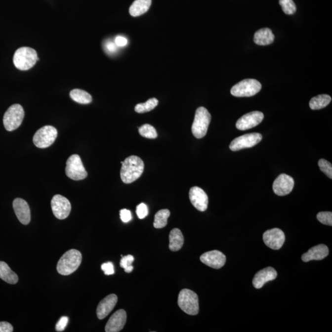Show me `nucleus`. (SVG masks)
<instances>
[{
    "instance_id": "obj_1",
    "label": "nucleus",
    "mask_w": 332,
    "mask_h": 332,
    "mask_svg": "<svg viewBox=\"0 0 332 332\" xmlns=\"http://www.w3.org/2000/svg\"><path fill=\"white\" fill-rule=\"evenodd\" d=\"M121 163L122 164L120 172L121 178L126 184L137 180L142 175L144 170V163L137 156H130Z\"/></svg>"
},
{
    "instance_id": "obj_2",
    "label": "nucleus",
    "mask_w": 332,
    "mask_h": 332,
    "mask_svg": "<svg viewBox=\"0 0 332 332\" xmlns=\"http://www.w3.org/2000/svg\"><path fill=\"white\" fill-rule=\"evenodd\" d=\"M82 255L76 249L66 251L61 256L57 265V270L60 275L68 276L74 273L81 265Z\"/></svg>"
},
{
    "instance_id": "obj_3",
    "label": "nucleus",
    "mask_w": 332,
    "mask_h": 332,
    "mask_svg": "<svg viewBox=\"0 0 332 332\" xmlns=\"http://www.w3.org/2000/svg\"><path fill=\"white\" fill-rule=\"evenodd\" d=\"M38 60L37 51L29 47H20L15 52L13 57L15 67L22 71L32 69Z\"/></svg>"
},
{
    "instance_id": "obj_4",
    "label": "nucleus",
    "mask_w": 332,
    "mask_h": 332,
    "mask_svg": "<svg viewBox=\"0 0 332 332\" xmlns=\"http://www.w3.org/2000/svg\"><path fill=\"white\" fill-rule=\"evenodd\" d=\"M178 304L183 312L189 315H196L200 311L197 294L189 289H183L180 291Z\"/></svg>"
},
{
    "instance_id": "obj_5",
    "label": "nucleus",
    "mask_w": 332,
    "mask_h": 332,
    "mask_svg": "<svg viewBox=\"0 0 332 332\" xmlns=\"http://www.w3.org/2000/svg\"><path fill=\"white\" fill-rule=\"evenodd\" d=\"M211 121L210 113L206 108L199 107L196 111L195 119L192 124V133L196 138H201L207 134Z\"/></svg>"
},
{
    "instance_id": "obj_6",
    "label": "nucleus",
    "mask_w": 332,
    "mask_h": 332,
    "mask_svg": "<svg viewBox=\"0 0 332 332\" xmlns=\"http://www.w3.org/2000/svg\"><path fill=\"white\" fill-rule=\"evenodd\" d=\"M25 113L23 107L19 104L11 105L4 113L3 124L7 131L17 129L23 122Z\"/></svg>"
},
{
    "instance_id": "obj_7",
    "label": "nucleus",
    "mask_w": 332,
    "mask_h": 332,
    "mask_svg": "<svg viewBox=\"0 0 332 332\" xmlns=\"http://www.w3.org/2000/svg\"><path fill=\"white\" fill-rule=\"evenodd\" d=\"M261 89V84L257 80L246 79L231 88V94L238 97L253 96Z\"/></svg>"
},
{
    "instance_id": "obj_8",
    "label": "nucleus",
    "mask_w": 332,
    "mask_h": 332,
    "mask_svg": "<svg viewBox=\"0 0 332 332\" xmlns=\"http://www.w3.org/2000/svg\"><path fill=\"white\" fill-rule=\"evenodd\" d=\"M57 137V130L52 125H45L35 133L33 142L36 147L46 148L53 144Z\"/></svg>"
},
{
    "instance_id": "obj_9",
    "label": "nucleus",
    "mask_w": 332,
    "mask_h": 332,
    "mask_svg": "<svg viewBox=\"0 0 332 332\" xmlns=\"http://www.w3.org/2000/svg\"><path fill=\"white\" fill-rule=\"evenodd\" d=\"M65 173L68 177L74 180H81L87 177V173L79 155L70 156L67 161Z\"/></svg>"
},
{
    "instance_id": "obj_10",
    "label": "nucleus",
    "mask_w": 332,
    "mask_h": 332,
    "mask_svg": "<svg viewBox=\"0 0 332 332\" xmlns=\"http://www.w3.org/2000/svg\"><path fill=\"white\" fill-rule=\"evenodd\" d=\"M51 208L55 217L59 220H64L69 217L72 206L69 200L64 196L56 195L52 199Z\"/></svg>"
},
{
    "instance_id": "obj_11",
    "label": "nucleus",
    "mask_w": 332,
    "mask_h": 332,
    "mask_svg": "<svg viewBox=\"0 0 332 332\" xmlns=\"http://www.w3.org/2000/svg\"><path fill=\"white\" fill-rule=\"evenodd\" d=\"M262 139V135L259 133H251L236 138L231 142L230 148L236 152L245 148H251L258 144Z\"/></svg>"
},
{
    "instance_id": "obj_12",
    "label": "nucleus",
    "mask_w": 332,
    "mask_h": 332,
    "mask_svg": "<svg viewBox=\"0 0 332 332\" xmlns=\"http://www.w3.org/2000/svg\"><path fill=\"white\" fill-rule=\"evenodd\" d=\"M264 119L263 113L258 111H254L243 116L236 122V126L241 130L251 129L260 124Z\"/></svg>"
},
{
    "instance_id": "obj_13",
    "label": "nucleus",
    "mask_w": 332,
    "mask_h": 332,
    "mask_svg": "<svg viewBox=\"0 0 332 332\" xmlns=\"http://www.w3.org/2000/svg\"><path fill=\"white\" fill-rule=\"evenodd\" d=\"M263 241L268 248L279 250L285 242V235L279 228H273L265 231L263 236Z\"/></svg>"
},
{
    "instance_id": "obj_14",
    "label": "nucleus",
    "mask_w": 332,
    "mask_h": 332,
    "mask_svg": "<svg viewBox=\"0 0 332 332\" xmlns=\"http://www.w3.org/2000/svg\"><path fill=\"white\" fill-rule=\"evenodd\" d=\"M294 187V180L288 175L281 174L273 183V189L276 195L286 196L291 192Z\"/></svg>"
},
{
    "instance_id": "obj_15",
    "label": "nucleus",
    "mask_w": 332,
    "mask_h": 332,
    "mask_svg": "<svg viewBox=\"0 0 332 332\" xmlns=\"http://www.w3.org/2000/svg\"><path fill=\"white\" fill-rule=\"evenodd\" d=\"M201 262L214 269L222 268L226 263V256L218 250H212L203 253L200 256Z\"/></svg>"
},
{
    "instance_id": "obj_16",
    "label": "nucleus",
    "mask_w": 332,
    "mask_h": 332,
    "mask_svg": "<svg viewBox=\"0 0 332 332\" xmlns=\"http://www.w3.org/2000/svg\"><path fill=\"white\" fill-rule=\"evenodd\" d=\"M191 203L196 209L205 212L207 210L208 199L207 194L205 191L198 187L191 188L189 192Z\"/></svg>"
},
{
    "instance_id": "obj_17",
    "label": "nucleus",
    "mask_w": 332,
    "mask_h": 332,
    "mask_svg": "<svg viewBox=\"0 0 332 332\" xmlns=\"http://www.w3.org/2000/svg\"><path fill=\"white\" fill-rule=\"evenodd\" d=\"M126 320V312L124 309H119L110 317L105 326V332H120L124 328Z\"/></svg>"
},
{
    "instance_id": "obj_18",
    "label": "nucleus",
    "mask_w": 332,
    "mask_h": 332,
    "mask_svg": "<svg viewBox=\"0 0 332 332\" xmlns=\"http://www.w3.org/2000/svg\"><path fill=\"white\" fill-rule=\"evenodd\" d=\"M13 208L20 222L25 225H28L31 220V213L29 206L26 201L21 198L15 199L13 201Z\"/></svg>"
},
{
    "instance_id": "obj_19",
    "label": "nucleus",
    "mask_w": 332,
    "mask_h": 332,
    "mask_svg": "<svg viewBox=\"0 0 332 332\" xmlns=\"http://www.w3.org/2000/svg\"><path fill=\"white\" fill-rule=\"evenodd\" d=\"M118 302V296L115 294H110L100 301L97 308V318L102 320L109 315L114 309Z\"/></svg>"
},
{
    "instance_id": "obj_20",
    "label": "nucleus",
    "mask_w": 332,
    "mask_h": 332,
    "mask_svg": "<svg viewBox=\"0 0 332 332\" xmlns=\"http://www.w3.org/2000/svg\"><path fill=\"white\" fill-rule=\"evenodd\" d=\"M278 276L276 271L272 267H268L259 271L253 279L252 284L254 288L261 289L269 281L275 279Z\"/></svg>"
},
{
    "instance_id": "obj_21",
    "label": "nucleus",
    "mask_w": 332,
    "mask_h": 332,
    "mask_svg": "<svg viewBox=\"0 0 332 332\" xmlns=\"http://www.w3.org/2000/svg\"><path fill=\"white\" fill-rule=\"evenodd\" d=\"M329 253L328 246L319 245L309 249L306 253L303 254L301 259L304 262H308L311 260H321L327 257Z\"/></svg>"
},
{
    "instance_id": "obj_22",
    "label": "nucleus",
    "mask_w": 332,
    "mask_h": 332,
    "mask_svg": "<svg viewBox=\"0 0 332 332\" xmlns=\"http://www.w3.org/2000/svg\"><path fill=\"white\" fill-rule=\"evenodd\" d=\"M253 40L256 44L266 46L273 43L275 40V35L271 29L264 28L255 32Z\"/></svg>"
},
{
    "instance_id": "obj_23",
    "label": "nucleus",
    "mask_w": 332,
    "mask_h": 332,
    "mask_svg": "<svg viewBox=\"0 0 332 332\" xmlns=\"http://www.w3.org/2000/svg\"><path fill=\"white\" fill-rule=\"evenodd\" d=\"M184 244V238L183 234L179 229L174 228L170 231L169 235V247L170 250L173 251H177L182 248Z\"/></svg>"
},
{
    "instance_id": "obj_24",
    "label": "nucleus",
    "mask_w": 332,
    "mask_h": 332,
    "mask_svg": "<svg viewBox=\"0 0 332 332\" xmlns=\"http://www.w3.org/2000/svg\"><path fill=\"white\" fill-rule=\"evenodd\" d=\"M152 4V0H135L130 6L129 13L133 17L141 16L148 11Z\"/></svg>"
},
{
    "instance_id": "obj_25",
    "label": "nucleus",
    "mask_w": 332,
    "mask_h": 332,
    "mask_svg": "<svg viewBox=\"0 0 332 332\" xmlns=\"http://www.w3.org/2000/svg\"><path fill=\"white\" fill-rule=\"evenodd\" d=\"M0 278L10 284H16L19 281L18 276L4 261H0Z\"/></svg>"
},
{
    "instance_id": "obj_26",
    "label": "nucleus",
    "mask_w": 332,
    "mask_h": 332,
    "mask_svg": "<svg viewBox=\"0 0 332 332\" xmlns=\"http://www.w3.org/2000/svg\"><path fill=\"white\" fill-rule=\"evenodd\" d=\"M332 98L327 94L319 95L312 98L309 102V107L312 110H316L323 109L330 104Z\"/></svg>"
},
{
    "instance_id": "obj_27",
    "label": "nucleus",
    "mask_w": 332,
    "mask_h": 332,
    "mask_svg": "<svg viewBox=\"0 0 332 332\" xmlns=\"http://www.w3.org/2000/svg\"><path fill=\"white\" fill-rule=\"evenodd\" d=\"M70 97L75 102L81 104H88L92 102V98L89 93L84 90L75 89L70 93Z\"/></svg>"
},
{
    "instance_id": "obj_28",
    "label": "nucleus",
    "mask_w": 332,
    "mask_h": 332,
    "mask_svg": "<svg viewBox=\"0 0 332 332\" xmlns=\"http://www.w3.org/2000/svg\"><path fill=\"white\" fill-rule=\"evenodd\" d=\"M170 213L168 209H162L158 211L155 216L153 225L156 228L160 229L165 227L167 224V219Z\"/></svg>"
},
{
    "instance_id": "obj_29",
    "label": "nucleus",
    "mask_w": 332,
    "mask_h": 332,
    "mask_svg": "<svg viewBox=\"0 0 332 332\" xmlns=\"http://www.w3.org/2000/svg\"><path fill=\"white\" fill-rule=\"evenodd\" d=\"M158 100L156 98H152L145 103L138 104L135 107V111L138 113L150 112L157 107Z\"/></svg>"
},
{
    "instance_id": "obj_30",
    "label": "nucleus",
    "mask_w": 332,
    "mask_h": 332,
    "mask_svg": "<svg viewBox=\"0 0 332 332\" xmlns=\"http://www.w3.org/2000/svg\"><path fill=\"white\" fill-rule=\"evenodd\" d=\"M138 132L142 137L154 139L158 137L155 128L152 125L146 124L138 128Z\"/></svg>"
},
{
    "instance_id": "obj_31",
    "label": "nucleus",
    "mask_w": 332,
    "mask_h": 332,
    "mask_svg": "<svg viewBox=\"0 0 332 332\" xmlns=\"http://www.w3.org/2000/svg\"><path fill=\"white\" fill-rule=\"evenodd\" d=\"M279 4L286 14L291 15L296 12V5L293 0H279Z\"/></svg>"
},
{
    "instance_id": "obj_32",
    "label": "nucleus",
    "mask_w": 332,
    "mask_h": 332,
    "mask_svg": "<svg viewBox=\"0 0 332 332\" xmlns=\"http://www.w3.org/2000/svg\"><path fill=\"white\" fill-rule=\"evenodd\" d=\"M134 258L131 255H128L123 256L122 260L120 261L121 267L124 268L125 273H131L133 269L132 264L134 262Z\"/></svg>"
},
{
    "instance_id": "obj_33",
    "label": "nucleus",
    "mask_w": 332,
    "mask_h": 332,
    "mask_svg": "<svg viewBox=\"0 0 332 332\" xmlns=\"http://www.w3.org/2000/svg\"><path fill=\"white\" fill-rule=\"evenodd\" d=\"M319 167L320 168L322 172L325 173L331 179L332 178V166L330 162L328 161L321 159L319 161Z\"/></svg>"
},
{
    "instance_id": "obj_34",
    "label": "nucleus",
    "mask_w": 332,
    "mask_h": 332,
    "mask_svg": "<svg viewBox=\"0 0 332 332\" xmlns=\"http://www.w3.org/2000/svg\"><path fill=\"white\" fill-rule=\"evenodd\" d=\"M317 218L324 225H332V213L331 212H321L317 215Z\"/></svg>"
},
{
    "instance_id": "obj_35",
    "label": "nucleus",
    "mask_w": 332,
    "mask_h": 332,
    "mask_svg": "<svg viewBox=\"0 0 332 332\" xmlns=\"http://www.w3.org/2000/svg\"><path fill=\"white\" fill-rule=\"evenodd\" d=\"M136 213L138 217L140 219H143L145 218L148 214V209L147 205L144 203H141L139 205L137 206Z\"/></svg>"
},
{
    "instance_id": "obj_36",
    "label": "nucleus",
    "mask_w": 332,
    "mask_h": 332,
    "mask_svg": "<svg viewBox=\"0 0 332 332\" xmlns=\"http://www.w3.org/2000/svg\"><path fill=\"white\" fill-rule=\"evenodd\" d=\"M68 322H69V318L67 316H63L60 319V320L55 326V329L57 332H62L65 330L67 326Z\"/></svg>"
},
{
    "instance_id": "obj_37",
    "label": "nucleus",
    "mask_w": 332,
    "mask_h": 332,
    "mask_svg": "<svg viewBox=\"0 0 332 332\" xmlns=\"http://www.w3.org/2000/svg\"><path fill=\"white\" fill-rule=\"evenodd\" d=\"M101 268L105 275H112L115 273L114 266L112 262L103 263Z\"/></svg>"
},
{
    "instance_id": "obj_38",
    "label": "nucleus",
    "mask_w": 332,
    "mask_h": 332,
    "mask_svg": "<svg viewBox=\"0 0 332 332\" xmlns=\"http://www.w3.org/2000/svg\"><path fill=\"white\" fill-rule=\"evenodd\" d=\"M104 47L105 51L108 52V53L112 54L115 53L117 51L118 46L115 43V42L112 41H107L105 42Z\"/></svg>"
},
{
    "instance_id": "obj_39",
    "label": "nucleus",
    "mask_w": 332,
    "mask_h": 332,
    "mask_svg": "<svg viewBox=\"0 0 332 332\" xmlns=\"http://www.w3.org/2000/svg\"><path fill=\"white\" fill-rule=\"evenodd\" d=\"M121 220L124 223L129 222L132 219V214L130 211L127 209H122L120 210Z\"/></svg>"
},
{
    "instance_id": "obj_40",
    "label": "nucleus",
    "mask_w": 332,
    "mask_h": 332,
    "mask_svg": "<svg viewBox=\"0 0 332 332\" xmlns=\"http://www.w3.org/2000/svg\"><path fill=\"white\" fill-rule=\"evenodd\" d=\"M13 332V327L7 322H0V332Z\"/></svg>"
},
{
    "instance_id": "obj_41",
    "label": "nucleus",
    "mask_w": 332,
    "mask_h": 332,
    "mask_svg": "<svg viewBox=\"0 0 332 332\" xmlns=\"http://www.w3.org/2000/svg\"><path fill=\"white\" fill-rule=\"evenodd\" d=\"M115 43L118 47H124L128 43L126 38L123 36H117L115 39Z\"/></svg>"
}]
</instances>
